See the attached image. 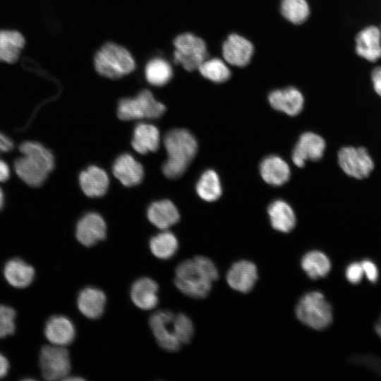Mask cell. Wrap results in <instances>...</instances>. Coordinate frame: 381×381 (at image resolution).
<instances>
[{
	"label": "cell",
	"instance_id": "1",
	"mask_svg": "<svg viewBox=\"0 0 381 381\" xmlns=\"http://www.w3.org/2000/svg\"><path fill=\"white\" fill-rule=\"evenodd\" d=\"M218 277V270L210 259L196 256L177 265L174 283L183 294L195 298H203L209 294L212 283Z\"/></svg>",
	"mask_w": 381,
	"mask_h": 381
},
{
	"label": "cell",
	"instance_id": "2",
	"mask_svg": "<svg viewBox=\"0 0 381 381\" xmlns=\"http://www.w3.org/2000/svg\"><path fill=\"white\" fill-rule=\"evenodd\" d=\"M18 149L22 157L14 162L16 174L29 186L40 187L54 168V155L44 145L36 141H24Z\"/></svg>",
	"mask_w": 381,
	"mask_h": 381
},
{
	"label": "cell",
	"instance_id": "3",
	"mask_svg": "<svg viewBox=\"0 0 381 381\" xmlns=\"http://www.w3.org/2000/svg\"><path fill=\"white\" fill-rule=\"evenodd\" d=\"M164 144L167 159L162 166L163 174L168 179H177L185 172L195 156L197 140L188 130L176 128L166 134Z\"/></svg>",
	"mask_w": 381,
	"mask_h": 381
},
{
	"label": "cell",
	"instance_id": "4",
	"mask_svg": "<svg viewBox=\"0 0 381 381\" xmlns=\"http://www.w3.org/2000/svg\"><path fill=\"white\" fill-rule=\"evenodd\" d=\"M94 65L97 72L106 78L116 79L134 71L135 63L123 47L113 42L104 44L96 53Z\"/></svg>",
	"mask_w": 381,
	"mask_h": 381
},
{
	"label": "cell",
	"instance_id": "5",
	"mask_svg": "<svg viewBox=\"0 0 381 381\" xmlns=\"http://www.w3.org/2000/svg\"><path fill=\"white\" fill-rule=\"evenodd\" d=\"M297 318L315 330L326 329L332 322V309L323 294L312 291L305 294L296 307Z\"/></svg>",
	"mask_w": 381,
	"mask_h": 381
},
{
	"label": "cell",
	"instance_id": "6",
	"mask_svg": "<svg viewBox=\"0 0 381 381\" xmlns=\"http://www.w3.org/2000/svg\"><path fill=\"white\" fill-rule=\"evenodd\" d=\"M37 365L39 373L44 380H63L71 370L69 351L66 346L44 344L39 351Z\"/></svg>",
	"mask_w": 381,
	"mask_h": 381
},
{
	"label": "cell",
	"instance_id": "7",
	"mask_svg": "<svg viewBox=\"0 0 381 381\" xmlns=\"http://www.w3.org/2000/svg\"><path fill=\"white\" fill-rule=\"evenodd\" d=\"M165 106L155 99L148 90H143L135 97L122 99L118 106V117L123 121L158 119L165 111Z\"/></svg>",
	"mask_w": 381,
	"mask_h": 381
},
{
	"label": "cell",
	"instance_id": "8",
	"mask_svg": "<svg viewBox=\"0 0 381 381\" xmlns=\"http://www.w3.org/2000/svg\"><path fill=\"white\" fill-rule=\"evenodd\" d=\"M174 61L181 65L186 71H193L198 69L199 66L208 59L205 42L192 33L187 32L178 35L174 41Z\"/></svg>",
	"mask_w": 381,
	"mask_h": 381
},
{
	"label": "cell",
	"instance_id": "9",
	"mask_svg": "<svg viewBox=\"0 0 381 381\" xmlns=\"http://www.w3.org/2000/svg\"><path fill=\"white\" fill-rule=\"evenodd\" d=\"M338 164L349 177L367 179L375 168L374 161L367 148L363 146H345L337 154Z\"/></svg>",
	"mask_w": 381,
	"mask_h": 381
},
{
	"label": "cell",
	"instance_id": "10",
	"mask_svg": "<svg viewBox=\"0 0 381 381\" xmlns=\"http://www.w3.org/2000/svg\"><path fill=\"white\" fill-rule=\"evenodd\" d=\"M174 316L175 313L169 310H160L152 313L149 318L150 327L158 344L170 352H176L181 346L174 332Z\"/></svg>",
	"mask_w": 381,
	"mask_h": 381
},
{
	"label": "cell",
	"instance_id": "11",
	"mask_svg": "<svg viewBox=\"0 0 381 381\" xmlns=\"http://www.w3.org/2000/svg\"><path fill=\"white\" fill-rule=\"evenodd\" d=\"M4 279L11 288L23 290L32 284L36 277L35 267L20 257L8 259L2 269Z\"/></svg>",
	"mask_w": 381,
	"mask_h": 381
},
{
	"label": "cell",
	"instance_id": "12",
	"mask_svg": "<svg viewBox=\"0 0 381 381\" xmlns=\"http://www.w3.org/2000/svg\"><path fill=\"white\" fill-rule=\"evenodd\" d=\"M43 334L49 344L67 347L74 341L75 328L67 316L52 315L44 322Z\"/></svg>",
	"mask_w": 381,
	"mask_h": 381
},
{
	"label": "cell",
	"instance_id": "13",
	"mask_svg": "<svg viewBox=\"0 0 381 381\" xmlns=\"http://www.w3.org/2000/svg\"><path fill=\"white\" fill-rule=\"evenodd\" d=\"M107 235V225L103 217L97 212L84 214L77 222L75 237L86 247H91L104 240Z\"/></svg>",
	"mask_w": 381,
	"mask_h": 381
},
{
	"label": "cell",
	"instance_id": "14",
	"mask_svg": "<svg viewBox=\"0 0 381 381\" xmlns=\"http://www.w3.org/2000/svg\"><path fill=\"white\" fill-rule=\"evenodd\" d=\"M325 147V141L320 135L313 132L303 133L293 150L292 161L296 166L302 167L308 160L320 159Z\"/></svg>",
	"mask_w": 381,
	"mask_h": 381
},
{
	"label": "cell",
	"instance_id": "15",
	"mask_svg": "<svg viewBox=\"0 0 381 381\" xmlns=\"http://www.w3.org/2000/svg\"><path fill=\"white\" fill-rule=\"evenodd\" d=\"M222 52L227 64L242 68L250 63L254 53V47L248 39L233 33L224 42Z\"/></svg>",
	"mask_w": 381,
	"mask_h": 381
},
{
	"label": "cell",
	"instance_id": "16",
	"mask_svg": "<svg viewBox=\"0 0 381 381\" xmlns=\"http://www.w3.org/2000/svg\"><path fill=\"white\" fill-rule=\"evenodd\" d=\"M355 51L358 56L375 63L381 59V31L375 25L366 26L355 37Z\"/></svg>",
	"mask_w": 381,
	"mask_h": 381
},
{
	"label": "cell",
	"instance_id": "17",
	"mask_svg": "<svg viewBox=\"0 0 381 381\" xmlns=\"http://www.w3.org/2000/svg\"><path fill=\"white\" fill-rule=\"evenodd\" d=\"M257 279V267L248 260L234 263L226 274V282L229 286L241 293L250 291Z\"/></svg>",
	"mask_w": 381,
	"mask_h": 381
},
{
	"label": "cell",
	"instance_id": "18",
	"mask_svg": "<svg viewBox=\"0 0 381 381\" xmlns=\"http://www.w3.org/2000/svg\"><path fill=\"white\" fill-rule=\"evenodd\" d=\"M268 101L272 108L291 116L298 115L304 104L302 93L294 87L272 91L268 95Z\"/></svg>",
	"mask_w": 381,
	"mask_h": 381
},
{
	"label": "cell",
	"instance_id": "19",
	"mask_svg": "<svg viewBox=\"0 0 381 381\" xmlns=\"http://www.w3.org/2000/svg\"><path fill=\"white\" fill-rule=\"evenodd\" d=\"M107 303L105 294L101 289L87 286L80 291L76 305L80 313L88 319L99 318L104 313Z\"/></svg>",
	"mask_w": 381,
	"mask_h": 381
},
{
	"label": "cell",
	"instance_id": "20",
	"mask_svg": "<svg viewBox=\"0 0 381 381\" xmlns=\"http://www.w3.org/2000/svg\"><path fill=\"white\" fill-rule=\"evenodd\" d=\"M112 171L115 177L125 186L139 184L144 176V169L132 155L122 154L115 160Z\"/></svg>",
	"mask_w": 381,
	"mask_h": 381
},
{
	"label": "cell",
	"instance_id": "21",
	"mask_svg": "<svg viewBox=\"0 0 381 381\" xmlns=\"http://www.w3.org/2000/svg\"><path fill=\"white\" fill-rule=\"evenodd\" d=\"M159 286L157 283L149 278L141 277L135 280L131 286L130 295L135 306L144 310L155 308L159 301Z\"/></svg>",
	"mask_w": 381,
	"mask_h": 381
},
{
	"label": "cell",
	"instance_id": "22",
	"mask_svg": "<svg viewBox=\"0 0 381 381\" xmlns=\"http://www.w3.org/2000/svg\"><path fill=\"white\" fill-rule=\"evenodd\" d=\"M79 183L82 190L87 196L99 198L107 193L109 180L102 169L97 166H90L80 172Z\"/></svg>",
	"mask_w": 381,
	"mask_h": 381
},
{
	"label": "cell",
	"instance_id": "23",
	"mask_svg": "<svg viewBox=\"0 0 381 381\" xmlns=\"http://www.w3.org/2000/svg\"><path fill=\"white\" fill-rule=\"evenodd\" d=\"M260 172L262 179L274 186L284 184L289 181L291 174L289 164L275 155H269L261 162Z\"/></svg>",
	"mask_w": 381,
	"mask_h": 381
},
{
	"label": "cell",
	"instance_id": "24",
	"mask_svg": "<svg viewBox=\"0 0 381 381\" xmlns=\"http://www.w3.org/2000/svg\"><path fill=\"white\" fill-rule=\"evenodd\" d=\"M149 221L157 228L166 230L176 224L180 214L175 205L169 200L152 202L147 212Z\"/></svg>",
	"mask_w": 381,
	"mask_h": 381
},
{
	"label": "cell",
	"instance_id": "25",
	"mask_svg": "<svg viewBox=\"0 0 381 381\" xmlns=\"http://www.w3.org/2000/svg\"><path fill=\"white\" fill-rule=\"evenodd\" d=\"M159 140V131L155 126L140 123L134 128L131 145L136 152L145 155L157 151Z\"/></svg>",
	"mask_w": 381,
	"mask_h": 381
},
{
	"label": "cell",
	"instance_id": "26",
	"mask_svg": "<svg viewBox=\"0 0 381 381\" xmlns=\"http://www.w3.org/2000/svg\"><path fill=\"white\" fill-rule=\"evenodd\" d=\"M267 213L272 226L277 231L287 233L296 224V216L291 207L283 200H276L271 202Z\"/></svg>",
	"mask_w": 381,
	"mask_h": 381
},
{
	"label": "cell",
	"instance_id": "27",
	"mask_svg": "<svg viewBox=\"0 0 381 381\" xmlns=\"http://www.w3.org/2000/svg\"><path fill=\"white\" fill-rule=\"evenodd\" d=\"M25 43L24 37L19 32L0 30V61L8 64L17 61Z\"/></svg>",
	"mask_w": 381,
	"mask_h": 381
},
{
	"label": "cell",
	"instance_id": "28",
	"mask_svg": "<svg viewBox=\"0 0 381 381\" xmlns=\"http://www.w3.org/2000/svg\"><path fill=\"white\" fill-rule=\"evenodd\" d=\"M301 267L312 279L326 277L331 270V262L322 252L313 250L307 253L301 259Z\"/></svg>",
	"mask_w": 381,
	"mask_h": 381
},
{
	"label": "cell",
	"instance_id": "29",
	"mask_svg": "<svg viewBox=\"0 0 381 381\" xmlns=\"http://www.w3.org/2000/svg\"><path fill=\"white\" fill-rule=\"evenodd\" d=\"M149 247L151 253L156 258L161 260H168L176 254L179 248V242L176 236L166 229L150 239Z\"/></svg>",
	"mask_w": 381,
	"mask_h": 381
},
{
	"label": "cell",
	"instance_id": "30",
	"mask_svg": "<svg viewBox=\"0 0 381 381\" xmlns=\"http://www.w3.org/2000/svg\"><path fill=\"white\" fill-rule=\"evenodd\" d=\"M196 192L203 200L212 202L222 195V186L217 172L212 169L204 171L196 184Z\"/></svg>",
	"mask_w": 381,
	"mask_h": 381
},
{
	"label": "cell",
	"instance_id": "31",
	"mask_svg": "<svg viewBox=\"0 0 381 381\" xmlns=\"http://www.w3.org/2000/svg\"><path fill=\"white\" fill-rule=\"evenodd\" d=\"M145 75L152 85L162 86L170 80L173 71L171 65L165 59L155 58L147 64Z\"/></svg>",
	"mask_w": 381,
	"mask_h": 381
},
{
	"label": "cell",
	"instance_id": "32",
	"mask_svg": "<svg viewBox=\"0 0 381 381\" xmlns=\"http://www.w3.org/2000/svg\"><path fill=\"white\" fill-rule=\"evenodd\" d=\"M280 11L286 20L295 25L303 23L310 13L306 0H282Z\"/></svg>",
	"mask_w": 381,
	"mask_h": 381
},
{
	"label": "cell",
	"instance_id": "33",
	"mask_svg": "<svg viewBox=\"0 0 381 381\" xmlns=\"http://www.w3.org/2000/svg\"><path fill=\"white\" fill-rule=\"evenodd\" d=\"M198 70L204 78L217 83L226 82L231 75L227 65L218 58L207 59L199 66Z\"/></svg>",
	"mask_w": 381,
	"mask_h": 381
},
{
	"label": "cell",
	"instance_id": "34",
	"mask_svg": "<svg viewBox=\"0 0 381 381\" xmlns=\"http://www.w3.org/2000/svg\"><path fill=\"white\" fill-rule=\"evenodd\" d=\"M17 329V311L10 305L0 303V339L15 334Z\"/></svg>",
	"mask_w": 381,
	"mask_h": 381
},
{
	"label": "cell",
	"instance_id": "35",
	"mask_svg": "<svg viewBox=\"0 0 381 381\" xmlns=\"http://www.w3.org/2000/svg\"><path fill=\"white\" fill-rule=\"evenodd\" d=\"M173 327L174 334L181 344H186L191 341L194 327L191 320L186 314L182 313L175 314Z\"/></svg>",
	"mask_w": 381,
	"mask_h": 381
},
{
	"label": "cell",
	"instance_id": "36",
	"mask_svg": "<svg viewBox=\"0 0 381 381\" xmlns=\"http://www.w3.org/2000/svg\"><path fill=\"white\" fill-rule=\"evenodd\" d=\"M363 274L361 262H357L349 264L345 271L346 278L353 284H358L362 280Z\"/></svg>",
	"mask_w": 381,
	"mask_h": 381
},
{
	"label": "cell",
	"instance_id": "37",
	"mask_svg": "<svg viewBox=\"0 0 381 381\" xmlns=\"http://www.w3.org/2000/svg\"><path fill=\"white\" fill-rule=\"evenodd\" d=\"M363 274L371 283H375L378 279L379 272L376 265L370 260H363L361 262Z\"/></svg>",
	"mask_w": 381,
	"mask_h": 381
},
{
	"label": "cell",
	"instance_id": "38",
	"mask_svg": "<svg viewBox=\"0 0 381 381\" xmlns=\"http://www.w3.org/2000/svg\"><path fill=\"white\" fill-rule=\"evenodd\" d=\"M370 78L375 92L381 97V66L372 70Z\"/></svg>",
	"mask_w": 381,
	"mask_h": 381
},
{
	"label": "cell",
	"instance_id": "39",
	"mask_svg": "<svg viewBox=\"0 0 381 381\" xmlns=\"http://www.w3.org/2000/svg\"><path fill=\"white\" fill-rule=\"evenodd\" d=\"M11 370V363L6 354L0 351V379L7 376Z\"/></svg>",
	"mask_w": 381,
	"mask_h": 381
},
{
	"label": "cell",
	"instance_id": "40",
	"mask_svg": "<svg viewBox=\"0 0 381 381\" xmlns=\"http://www.w3.org/2000/svg\"><path fill=\"white\" fill-rule=\"evenodd\" d=\"M14 143L12 140L0 132V152H8L13 149Z\"/></svg>",
	"mask_w": 381,
	"mask_h": 381
},
{
	"label": "cell",
	"instance_id": "41",
	"mask_svg": "<svg viewBox=\"0 0 381 381\" xmlns=\"http://www.w3.org/2000/svg\"><path fill=\"white\" fill-rule=\"evenodd\" d=\"M10 168L8 164L0 159V182H5L10 177Z\"/></svg>",
	"mask_w": 381,
	"mask_h": 381
},
{
	"label": "cell",
	"instance_id": "42",
	"mask_svg": "<svg viewBox=\"0 0 381 381\" xmlns=\"http://www.w3.org/2000/svg\"><path fill=\"white\" fill-rule=\"evenodd\" d=\"M4 200H5L4 193L0 187V211L4 207Z\"/></svg>",
	"mask_w": 381,
	"mask_h": 381
},
{
	"label": "cell",
	"instance_id": "43",
	"mask_svg": "<svg viewBox=\"0 0 381 381\" xmlns=\"http://www.w3.org/2000/svg\"><path fill=\"white\" fill-rule=\"evenodd\" d=\"M375 331L377 334L381 337V318L375 325Z\"/></svg>",
	"mask_w": 381,
	"mask_h": 381
},
{
	"label": "cell",
	"instance_id": "44",
	"mask_svg": "<svg viewBox=\"0 0 381 381\" xmlns=\"http://www.w3.org/2000/svg\"><path fill=\"white\" fill-rule=\"evenodd\" d=\"M380 31H381V27H380Z\"/></svg>",
	"mask_w": 381,
	"mask_h": 381
}]
</instances>
